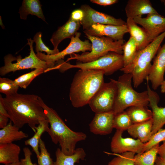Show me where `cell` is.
I'll use <instances>...</instances> for the list:
<instances>
[{"mask_svg": "<svg viewBox=\"0 0 165 165\" xmlns=\"http://www.w3.org/2000/svg\"><path fill=\"white\" fill-rule=\"evenodd\" d=\"M132 75L125 73L116 80L117 91L113 110L115 115L132 106L148 105L147 90L141 92L136 91L132 86Z\"/></svg>", "mask_w": 165, "mask_h": 165, "instance_id": "5b68a950", "label": "cell"}, {"mask_svg": "<svg viewBox=\"0 0 165 165\" xmlns=\"http://www.w3.org/2000/svg\"><path fill=\"white\" fill-rule=\"evenodd\" d=\"M37 95L17 93L3 98V101L13 124L19 128L28 124L35 133L37 125L47 120Z\"/></svg>", "mask_w": 165, "mask_h": 165, "instance_id": "6da1fadb", "label": "cell"}, {"mask_svg": "<svg viewBox=\"0 0 165 165\" xmlns=\"http://www.w3.org/2000/svg\"><path fill=\"white\" fill-rule=\"evenodd\" d=\"M0 114L7 116L9 118V116L6 109L3 101V97L0 95Z\"/></svg>", "mask_w": 165, "mask_h": 165, "instance_id": "ab89813d", "label": "cell"}, {"mask_svg": "<svg viewBox=\"0 0 165 165\" xmlns=\"http://www.w3.org/2000/svg\"><path fill=\"white\" fill-rule=\"evenodd\" d=\"M39 155L37 157L38 165H53L54 162L48 152L44 141L41 138L39 143Z\"/></svg>", "mask_w": 165, "mask_h": 165, "instance_id": "836d02e7", "label": "cell"}, {"mask_svg": "<svg viewBox=\"0 0 165 165\" xmlns=\"http://www.w3.org/2000/svg\"><path fill=\"white\" fill-rule=\"evenodd\" d=\"M115 115L113 112L95 113L89 124L90 131L96 135L110 134L113 130Z\"/></svg>", "mask_w": 165, "mask_h": 165, "instance_id": "e0dca14e", "label": "cell"}, {"mask_svg": "<svg viewBox=\"0 0 165 165\" xmlns=\"http://www.w3.org/2000/svg\"><path fill=\"white\" fill-rule=\"evenodd\" d=\"M81 35L80 32L76 33L75 35L71 38L69 45L65 49L56 54L48 56L44 53L38 52L36 55L40 59L46 62L48 68V71L54 69L55 63L64 59L66 56L75 53H84L91 50V43L88 40H81L80 38Z\"/></svg>", "mask_w": 165, "mask_h": 165, "instance_id": "30bf717a", "label": "cell"}, {"mask_svg": "<svg viewBox=\"0 0 165 165\" xmlns=\"http://www.w3.org/2000/svg\"><path fill=\"white\" fill-rule=\"evenodd\" d=\"M20 148L13 143L0 144V163L5 165L19 162Z\"/></svg>", "mask_w": 165, "mask_h": 165, "instance_id": "7402d4cb", "label": "cell"}, {"mask_svg": "<svg viewBox=\"0 0 165 165\" xmlns=\"http://www.w3.org/2000/svg\"><path fill=\"white\" fill-rule=\"evenodd\" d=\"M165 38V31L154 39L146 47L138 50L131 62L120 71L131 74L134 87H138L146 80L152 66L151 62Z\"/></svg>", "mask_w": 165, "mask_h": 165, "instance_id": "277c9868", "label": "cell"}, {"mask_svg": "<svg viewBox=\"0 0 165 165\" xmlns=\"http://www.w3.org/2000/svg\"><path fill=\"white\" fill-rule=\"evenodd\" d=\"M85 35L109 37L115 40L123 39L124 35L129 32L127 25L117 26L97 24L84 30Z\"/></svg>", "mask_w": 165, "mask_h": 165, "instance_id": "5bb4252c", "label": "cell"}, {"mask_svg": "<svg viewBox=\"0 0 165 165\" xmlns=\"http://www.w3.org/2000/svg\"><path fill=\"white\" fill-rule=\"evenodd\" d=\"M39 100L50 125L47 133L52 142L55 144H59L61 151L64 154H73L77 143L85 140L86 135L82 132H75L72 130L56 111L46 105L39 97Z\"/></svg>", "mask_w": 165, "mask_h": 165, "instance_id": "7a4b0ae2", "label": "cell"}, {"mask_svg": "<svg viewBox=\"0 0 165 165\" xmlns=\"http://www.w3.org/2000/svg\"><path fill=\"white\" fill-rule=\"evenodd\" d=\"M30 47V53L28 56L22 58L20 55L16 57L11 54L7 55L12 61L6 56L4 57V65L0 68V75L4 76L11 72L27 69H42L45 72L48 71V68L46 62L40 59L35 54L33 48V40L31 38L28 39Z\"/></svg>", "mask_w": 165, "mask_h": 165, "instance_id": "ba28073f", "label": "cell"}, {"mask_svg": "<svg viewBox=\"0 0 165 165\" xmlns=\"http://www.w3.org/2000/svg\"><path fill=\"white\" fill-rule=\"evenodd\" d=\"M42 33L39 32L34 36L33 41L35 43V51L37 53L44 51L46 52L47 55H53L58 53L59 51L50 50L43 43L42 39Z\"/></svg>", "mask_w": 165, "mask_h": 165, "instance_id": "e575fe53", "label": "cell"}, {"mask_svg": "<svg viewBox=\"0 0 165 165\" xmlns=\"http://www.w3.org/2000/svg\"><path fill=\"white\" fill-rule=\"evenodd\" d=\"M49 129V123L48 120L41 122L36 127V131L32 137L24 141L25 145H29L32 147L37 157L38 156L40 153L39 148L41 136L44 132H47Z\"/></svg>", "mask_w": 165, "mask_h": 165, "instance_id": "4316f807", "label": "cell"}, {"mask_svg": "<svg viewBox=\"0 0 165 165\" xmlns=\"http://www.w3.org/2000/svg\"><path fill=\"white\" fill-rule=\"evenodd\" d=\"M146 80L149 97L148 105L151 108L153 114L152 134L153 135L162 129L165 124V107L158 106L160 99L159 96L156 92L151 89L147 77Z\"/></svg>", "mask_w": 165, "mask_h": 165, "instance_id": "2e32d148", "label": "cell"}, {"mask_svg": "<svg viewBox=\"0 0 165 165\" xmlns=\"http://www.w3.org/2000/svg\"><path fill=\"white\" fill-rule=\"evenodd\" d=\"M86 36L91 42V50L81 54H72L67 61L75 59L79 62L85 63L95 60L110 52L121 54L123 53V46L125 43L123 39L115 40L106 36L98 37L88 35Z\"/></svg>", "mask_w": 165, "mask_h": 165, "instance_id": "8992f818", "label": "cell"}, {"mask_svg": "<svg viewBox=\"0 0 165 165\" xmlns=\"http://www.w3.org/2000/svg\"><path fill=\"white\" fill-rule=\"evenodd\" d=\"M0 25L3 29H4V28H5L4 26L2 23V19L1 18V16H0Z\"/></svg>", "mask_w": 165, "mask_h": 165, "instance_id": "f6af8a7d", "label": "cell"}, {"mask_svg": "<svg viewBox=\"0 0 165 165\" xmlns=\"http://www.w3.org/2000/svg\"><path fill=\"white\" fill-rule=\"evenodd\" d=\"M123 132L116 130L111 142L112 151L115 154H121L127 152L137 154L142 153L144 143L138 139L123 138Z\"/></svg>", "mask_w": 165, "mask_h": 165, "instance_id": "7c38bea8", "label": "cell"}, {"mask_svg": "<svg viewBox=\"0 0 165 165\" xmlns=\"http://www.w3.org/2000/svg\"><path fill=\"white\" fill-rule=\"evenodd\" d=\"M159 146L158 144L142 153L135 155L134 165H154Z\"/></svg>", "mask_w": 165, "mask_h": 165, "instance_id": "83f0119b", "label": "cell"}, {"mask_svg": "<svg viewBox=\"0 0 165 165\" xmlns=\"http://www.w3.org/2000/svg\"><path fill=\"white\" fill-rule=\"evenodd\" d=\"M56 160L53 165H75L80 160H84L86 153L82 148L76 149L75 153L71 155L64 154L61 149L57 148L55 152Z\"/></svg>", "mask_w": 165, "mask_h": 165, "instance_id": "cb8c5ba5", "label": "cell"}, {"mask_svg": "<svg viewBox=\"0 0 165 165\" xmlns=\"http://www.w3.org/2000/svg\"><path fill=\"white\" fill-rule=\"evenodd\" d=\"M42 5L38 0H24L19 13L21 19L26 20L29 14L34 15L46 22L41 8Z\"/></svg>", "mask_w": 165, "mask_h": 165, "instance_id": "d4e9b609", "label": "cell"}, {"mask_svg": "<svg viewBox=\"0 0 165 165\" xmlns=\"http://www.w3.org/2000/svg\"><path fill=\"white\" fill-rule=\"evenodd\" d=\"M158 154L159 156L165 160V140L163 141L162 144L159 146Z\"/></svg>", "mask_w": 165, "mask_h": 165, "instance_id": "60d3db41", "label": "cell"}, {"mask_svg": "<svg viewBox=\"0 0 165 165\" xmlns=\"http://www.w3.org/2000/svg\"><path fill=\"white\" fill-rule=\"evenodd\" d=\"M84 16V13L80 8L73 11L71 13L70 18L74 21L80 22L82 20Z\"/></svg>", "mask_w": 165, "mask_h": 165, "instance_id": "74e56055", "label": "cell"}, {"mask_svg": "<svg viewBox=\"0 0 165 165\" xmlns=\"http://www.w3.org/2000/svg\"><path fill=\"white\" fill-rule=\"evenodd\" d=\"M152 118L140 123L133 124L127 129L128 134L144 143H147L152 136Z\"/></svg>", "mask_w": 165, "mask_h": 165, "instance_id": "ffe728a7", "label": "cell"}, {"mask_svg": "<svg viewBox=\"0 0 165 165\" xmlns=\"http://www.w3.org/2000/svg\"><path fill=\"white\" fill-rule=\"evenodd\" d=\"M165 140V129L162 128L152 135L148 141L144 143L142 153Z\"/></svg>", "mask_w": 165, "mask_h": 165, "instance_id": "d590c367", "label": "cell"}, {"mask_svg": "<svg viewBox=\"0 0 165 165\" xmlns=\"http://www.w3.org/2000/svg\"><path fill=\"white\" fill-rule=\"evenodd\" d=\"M58 69L64 71L71 68L80 69L95 70L103 71L106 75H110L123 67V54L110 52L98 59L87 63L78 62L72 65L62 60L58 62Z\"/></svg>", "mask_w": 165, "mask_h": 165, "instance_id": "52a82bcc", "label": "cell"}, {"mask_svg": "<svg viewBox=\"0 0 165 165\" xmlns=\"http://www.w3.org/2000/svg\"><path fill=\"white\" fill-rule=\"evenodd\" d=\"M126 23L130 36L136 43L138 51L144 49L152 42L145 30L138 26L133 19L127 18Z\"/></svg>", "mask_w": 165, "mask_h": 165, "instance_id": "44dd1931", "label": "cell"}, {"mask_svg": "<svg viewBox=\"0 0 165 165\" xmlns=\"http://www.w3.org/2000/svg\"><path fill=\"white\" fill-rule=\"evenodd\" d=\"M160 87L161 93L165 94V79L163 80L162 82Z\"/></svg>", "mask_w": 165, "mask_h": 165, "instance_id": "ee69618b", "label": "cell"}, {"mask_svg": "<svg viewBox=\"0 0 165 165\" xmlns=\"http://www.w3.org/2000/svg\"><path fill=\"white\" fill-rule=\"evenodd\" d=\"M123 50L124 67L131 62L138 51L136 43L133 37L130 36L128 41L124 43Z\"/></svg>", "mask_w": 165, "mask_h": 165, "instance_id": "f1b7e54d", "label": "cell"}, {"mask_svg": "<svg viewBox=\"0 0 165 165\" xmlns=\"http://www.w3.org/2000/svg\"><path fill=\"white\" fill-rule=\"evenodd\" d=\"M24 155V158L20 160V165H37L36 163H32L31 156L32 152L30 149L27 147H24L23 149Z\"/></svg>", "mask_w": 165, "mask_h": 165, "instance_id": "8d00e7d4", "label": "cell"}, {"mask_svg": "<svg viewBox=\"0 0 165 165\" xmlns=\"http://www.w3.org/2000/svg\"><path fill=\"white\" fill-rule=\"evenodd\" d=\"M9 118L6 116L0 114V128L2 129L8 124Z\"/></svg>", "mask_w": 165, "mask_h": 165, "instance_id": "b9f144b4", "label": "cell"}, {"mask_svg": "<svg viewBox=\"0 0 165 165\" xmlns=\"http://www.w3.org/2000/svg\"><path fill=\"white\" fill-rule=\"evenodd\" d=\"M80 9L84 14L83 18L80 22L84 30L88 29L92 25L97 24L117 26L127 25L126 22L121 19H116L111 16L98 12L88 5H82Z\"/></svg>", "mask_w": 165, "mask_h": 165, "instance_id": "8fae6325", "label": "cell"}, {"mask_svg": "<svg viewBox=\"0 0 165 165\" xmlns=\"http://www.w3.org/2000/svg\"><path fill=\"white\" fill-rule=\"evenodd\" d=\"M155 165H165V160L159 156H157Z\"/></svg>", "mask_w": 165, "mask_h": 165, "instance_id": "7bdbcfd3", "label": "cell"}, {"mask_svg": "<svg viewBox=\"0 0 165 165\" xmlns=\"http://www.w3.org/2000/svg\"><path fill=\"white\" fill-rule=\"evenodd\" d=\"M165 72V42L160 46L153 60L147 78L153 90H156L164 80Z\"/></svg>", "mask_w": 165, "mask_h": 165, "instance_id": "9a60e30c", "label": "cell"}, {"mask_svg": "<svg viewBox=\"0 0 165 165\" xmlns=\"http://www.w3.org/2000/svg\"><path fill=\"white\" fill-rule=\"evenodd\" d=\"M8 165H20V161L19 162L11 163Z\"/></svg>", "mask_w": 165, "mask_h": 165, "instance_id": "bcb514c9", "label": "cell"}, {"mask_svg": "<svg viewBox=\"0 0 165 165\" xmlns=\"http://www.w3.org/2000/svg\"><path fill=\"white\" fill-rule=\"evenodd\" d=\"M135 154L131 152L116 154L117 156L112 160L108 165H134V159Z\"/></svg>", "mask_w": 165, "mask_h": 165, "instance_id": "d6a6232c", "label": "cell"}, {"mask_svg": "<svg viewBox=\"0 0 165 165\" xmlns=\"http://www.w3.org/2000/svg\"><path fill=\"white\" fill-rule=\"evenodd\" d=\"M127 18L133 19L145 14L159 13L152 6L149 0H129L125 7Z\"/></svg>", "mask_w": 165, "mask_h": 165, "instance_id": "d6986e66", "label": "cell"}, {"mask_svg": "<svg viewBox=\"0 0 165 165\" xmlns=\"http://www.w3.org/2000/svg\"><path fill=\"white\" fill-rule=\"evenodd\" d=\"M132 124L130 117L125 110L115 115L113 127L116 130L123 132L127 130Z\"/></svg>", "mask_w": 165, "mask_h": 165, "instance_id": "f546056e", "label": "cell"}, {"mask_svg": "<svg viewBox=\"0 0 165 165\" xmlns=\"http://www.w3.org/2000/svg\"><path fill=\"white\" fill-rule=\"evenodd\" d=\"M10 121L7 125L0 130V144L13 143L15 141L20 140L27 138L28 135Z\"/></svg>", "mask_w": 165, "mask_h": 165, "instance_id": "603a6c76", "label": "cell"}, {"mask_svg": "<svg viewBox=\"0 0 165 165\" xmlns=\"http://www.w3.org/2000/svg\"><path fill=\"white\" fill-rule=\"evenodd\" d=\"M81 25L80 22L74 21L69 18L64 24L59 27L53 34L50 39L53 46V50L59 51L58 47L60 43L66 38H71L74 36Z\"/></svg>", "mask_w": 165, "mask_h": 165, "instance_id": "ac0fdd59", "label": "cell"}, {"mask_svg": "<svg viewBox=\"0 0 165 165\" xmlns=\"http://www.w3.org/2000/svg\"><path fill=\"white\" fill-rule=\"evenodd\" d=\"M134 22L141 25L152 42L165 31V17L159 13H151L145 17L136 16Z\"/></svg>", "mask_w": 165, "mask_h": 165, "instance_id": "4fadbf2b", "label": "cell"}, {"mask_svg": "<svg viewBox=\"0 0 165 165\" xmlns=\"http://www.w3.org/2000/svg\"><path fill=\"white\" fill-rule=\"evenodd\" d=\"M125 111L130 117L133 124L147 121L153 117L152 111L146 106H132Z\"/></svg>", "mask_w": 165, "mask_h": 165, "instance_id": "484cf974", "label": "cell"}, {"mask_svg": "<svg viewBox=\"0 0 165 165\" xmlns=\"http://www.w3.org/2000/svg\"><path fill=\"white\" fill-rule=\"evenodd\" d=\"M90 1L92 3L103 6L112 5L118 1L117 0H91Z\"/></svg>", "mask_w": 165, "mask_h": 165, "instance_id": "f35d334b", "label": "cell"}, {"mask_svg": "<svg viewBox=\"0 0 165 165\" xmlns=\"http://www.w3.org/2000/svg\"><path fill=\"white\" fill-rule=\"evenodd\" d=\"M19 87L14 80L6 78H0V92L6 96H10L17 93Z\"/></svg>", "mask_w": 165, "mask_h": 165, "instance_id": "1f68e13d", "label": "cell"}, {"mask_svg": "<svg viewBox=\"0 0 165 165\" xmlns=\"http://www.w3.org/2000/svg\"><path fill=\"white\" fill-rule=\"evenodd\" d=\"M104 72L101 71L80 69L75 74L70 89L69 97L75 108L88 104L105 82Z\"/></svg>", "mask_w": 165, "mask_h": 165, "instance_id": "3957f363", "label": "cell"}, {"mask_svg": "<svg viewBox=\"0 0 165 165\" xmlns=\"http://www.w3.org/2000/svg\"><path fill=\"white\" fill-rule=\"evenodd\" d=\"M117 91L115 80L104 82L88 104L92 110L95 113L113 112Z\"/></svg>", "mask_w": 165, "mask_h": 165, "instance_id": "9c48e42d", "label": "cell"}, {"mask_svg": "<svg viewBox=\"0 0 165 165\" xmlns=\"http://www.w3.org/2000/svg\"><path fill=\"white\" fill-rule=\"evenodd\" d=\"M44 72L45 71L43 69H35L20 75L15 79L14 81L19 87L26 89L35 78Z\"/></svg>", "mask_w": 165, "mask_h": 165, "instance_id": "4dcf8cb0", "label": "cell"}]
</instances>
